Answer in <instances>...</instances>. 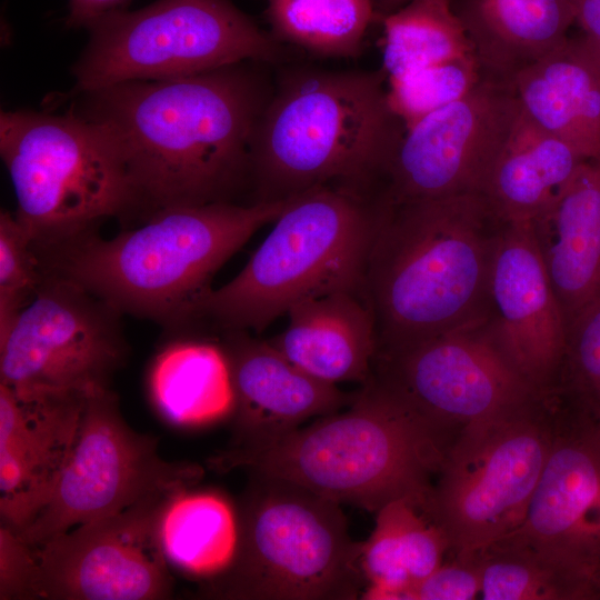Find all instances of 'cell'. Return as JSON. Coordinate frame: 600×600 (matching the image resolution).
<instances>
[{"label":"cell","instance_id":"52a82bcc","mask_svg":"<svg viewBox=\"0 0 600 600\" xmlns=\"http://www.w3.org/2000/svg\"><path fill=\"white\" fill-rule=\"evenodd\" d=\"M341 504L294 483L252 474L231 564L206 594L237 600H351L362 596V542Z\"/></svg>","mask_w":600,"mask_h":600},{"label":"cell","instance_id":"603a6c76","mask_svg":"<svg viewBox=\"0 0 600 600\" xmlns=\"http://www.w3.org/2000/svg\"><path fill=\"white\" fill-rule=\"evenodd\" d=\"M483 77L508 82L568 38L572 0H452Z\"/></svg>","mask_w":600,"mask_h":600},{"label":"cell","instance_id":"30bf717a","mask_svg":"<svg viewBox=\"0 0 600 600\" xmlns=\"http://www.w3.org/2000/svg\"><path fill=\"white\" fill-rule=\"evenodd\" d=\"M553 400L472 423L453 439L426 503L452 556L481 551L523 521L552 446Z\"/></svg>","mask_w":600,"mask_h":600},{"label":"cell","instance_id":"d6a6232c","mask_svg":"<svg viewBox=\"0 0 600 600\" xmlns=\"http://www.w3.org/2000/svg\"><path fill=\"white\" fill-rule=\"evenodd\" d=\"M43 279L31 238L14 213H0V331L30 302Z\"/></svg>","mask_w":600,"mask_h":600},{"label":"cell","instance_id":"d4e9b609","mask_svg":"<svg viewBox=\"0 0 600 600\" xmlns=\"http://www.w3.org/2000/svg\"><path fill=\"white\" fill-rule=\"evenodd\" d=\"M449 552L446 534L426 510L407 498L377 511L374 528L362 542V599L404 600L406 592L428 577Z\"/></svg>","mask_w":600,"mask_h":600},{"label":"cell","instance_id":"e0dca14e","mask_svg":"<svg viewBox=\"0 0 600 600\" xmlns=\"http://www.w3.org/2000/svg\"><path fill=\"white\" fill-rule=\"evenodd\" d=\"M483 329L517 372L544 398L556 397L567 322L530 222L504 223L493 251Z\"/></svg>","mask_w":600,"mask_h":600},{"label":"cell","instance_id":"e575fe53","mask_svg":"<svg viewBox=\"0 0 600 600\" xmlns=\"http://www.w3.org/2000/svg\"><path fill=\"white\" fill-rule=\"evenodd\" d=\"M131 0H69L66 26L68 28H88L100 17L127 8Z\"/></svg>","mask_w":600,"mask_h":600},{"label":"cell","instance_id":"d590c367","mask_svg":"<svg viewBox=\"0 0 600 600\" xmlns=\"http://www.w3.org/2000/svg\"><path fill=\"white\" fill-rule=\"evenodd\" d=\"M574 21L600 47V0H572Z\"/></svg>","mask_w":600,"mask_h":600},{"label":"cell","instance_id":"3957f363","mask_svg":"<svg viewBox=\"0 0 600 600\" xmlns=\"http://www.w3.org/2000/svg\"><path fill=\"white\" fill-rule=\"evenodd\" d=\"M386 81L383 69L284 73L254 130L250 203L329 186L372 194L404 131Z\"/></svg>","mask_w":600,"mask_h":600},{"label":"cell","instance_id":"836d02e7","mask_svg":"<svg viewBox=\"0 0 600 600\" xmlns=\"http://www.w3.org/2000/svg\"><path fill=\"white\" fill-rule=\"evenodd\" d=\"M482 583L478 553L452 556L428 577L411 587L404 600H471L480 596Z\"/></svg>","mask_w":600,"mask_h":600},{"label":"cell","instance_id":"7c38bea8","mask_svg":"<svg viewBox=\"0 0 600 600\" xmlns=\"http://www.w3.org/2000/svg\"><path fill=\"white\" fill-rule=\"evenodd\" d=\"M122 316L78 283L43 273L33 298L0 331V382L81 392L109 387L129 354Z\"/></svg>","mask_w":600,"mask_h":600},{"label":"cell","instance_id":"7a4b0ae2","mask_svg":"<svg viewBox=\"0 0 600 600\" xmlns=\"http://www.w3.org/2000/svg\"><path fill=\"white\" fill-rule=\"evenodd\" d=\"M503 224L480 192L382 204L363 272L377 352L484 322Z\"/></svg>","mask_w":600,"mask_h":600},{"label":"cell","instance_id":"4fadbf2b","mask_svg":"<svg viewBox=\"0 0 600 600\" xmlns=\"http://www.w3.org/2000/svg\"><path fill=\"white\" fill-rule=\"evenodd\" d=\"M173 496L141 501L30 547L21 599L169 598L172 579L161 544L160 520Z\"/></svg>","mask_w":600,"mask_h":600},{"label":"cell","instance_id":"ffe728a7","mask_svg":"<svg viewBox=\"0 0 600 600\" xmlns=\"http://www.w3.org/2000/svg\"><path fill=\"white\" fill-rule=\"evenodd\" d=\"M287 316L286 328L268 341L291 363L333 386L368 381L378 340L363 289H340L308 299Z\"/></svg>","mask_w":600,"mask_h":600},{"label":"cell","instance_id":"7402d4cb","mask_svg":"<svg viewBox=\"0 0 600 600\" xmlns=\"http://www.w3.org/2000/svg\"><path fill=\"white\" fill-rule=\"evenodd\" d=\"M509 83L530 120L583 158H600V47L588 36L568 37Z\"/></svg>","mask_w":600,"mask_h":600},{"label":"cell","instance_id":"484cf974","mask_svg":"<svg viewBox=\"0 0 600 600\" xmlns=\"http://www.w3.org/2000/svg\"><path fill=\"white\" fill-rule=\"evenodd\" d=\"M148 386L159 412L178 426L212 423L233 411L231 374L220 343L178 336L156 356Z\"/></svg>","mask_w":600,"mask_h":600},{"label":"cell","instance_id":"6da1fadb","mask_svg":"<svg viewBox=\"0 0 600 600\" xmlns=\"http://www.w3.org/2000/svg\"><path fill=\"white\" fill-rule=\"evenodd\" d=\"M264 64L244 61L181 78L117 83L70 97L69 109L118 151L134 216L250 203L252 139L273 91Z\"/></svg>","mask_w":600,"mask_h":600},{"label":"cell","instance_id":"f1b7e54d","mask_svg":"<svg viewBox=\"0 0 600 600\" xmlns=\"http://www.w3.org/2000/svg\"><path fill=\"white\" fill-rule=\"evenodd\" d=\"M387 78L430 64L474 56L452 0H410L379 19Z\"/></svg>","mask_w":600,"mask_h":600},{"label":"cell","instance_id":"2e32d148","mask_svg":"<svg viewBox=\"0 0 600 600\" xmlns=\"http://www.w3.org/2000/svg\"><path fill=\"white\" fill-rule=\"evenodd\" d=\"M557 411L549 457L521 524L498 541L530 551L600 600V423Z\"/></svg>","mask_w":600,"mask_h":600},{"label":"cell","instance_id":"cb8c5ba5","mask_svg":"<svg viewBox=\"0 0 600 600\" xmlns=\"http://www.w3.org/2000/svg\"><path fill=\"white\" fill-rule=\"evenodd\" d=\"M588 160L522 111L490 171L483 194L504 223L530 222Z\"/></svg>","mask_w":600,"mask_h":600},{"label":"cell","instance_id":"f546056e","mask_svg":"<svg viewBox=\"0 0 600 600\" xmlns=\"http://www.w3.org/2000/svg\"><path fill=\"white\" fill-rule=\"evenodd\" d=\"M484 600H586L580 587L539 556L497 541L477 552Z\"/></svg>","mask_w":600,"mask_h":600},{"label":"cell","instance_id":"9c48e42d","mask_svg":"<svg viewBox=\"0 0 600 600\" xmlns=\"http://www.w3.org/2000/svg\"><path fill=\"white\" fill-rule=\"evenodd\" d=\"M87 30L71 68L68 98L117 83L167 80L258 61L274 63L283 46L231 0H157L109 12Z\"/></svg>","mask_w":600,"mask_h":600},{"label":"cell","instance_id":"d6986e66","mask_svg":"<svg viewBox=\"0 0 600 600\" xmlns=\"http://www.w3.org/2000/svg\"><path fill=\"white\" fill-rule=\"evenodd\" d=\"M234 406L233 443L217 466L254 452L301 427L348 407L354 393L312 378L281 354L268 340L248 331H223Z\"/></svg>","mask_w":600,"mask_h":600},{"label":"cell","instance_id":"5b68a950","mask_svg":"<svg viewBox=\"0 0 600 600\" xmlns=\"http://www.w3.org/2000/svg\"><path fill=\"white\" fill-rule=\"evenodd\" d=\"M451 440L368 380L343 412L299 427L219 464L284 480L340 504L378 511L407 498L426 506Z\"/></svg>","mask_w":600,"mask_h":600},{"label":"cell","instance_id":"74e56055","mask_svg":"<svg viewBox=\"0 0 600 600\" xmlns=\"http://www.w3.org/2000/svg\"><path fill=\"white\" fill-rule=\"evenodd\" d=\"M600 423V422H599Z\"/></svg>","mask_w":600,"mask_h":600},{"label":"cell","instance_id":"8fae6325","mask_svg":"<svg viewBox=\"0 0 600 600\" xmlns=\"http://www.w3.org/2000/svg\"><path fill=\"white\" fill-rule=\"evenodd\" d=\"M157 447L154 437L128 426L110 387L89 390L73 450L50 501L14 533L27 546L38 547L76 526L187 491L199 482L200 467L168 462Z\"/></svg>","mask_w":600,"mask_h":600},{"label":"cell","instance_id":"9a60e30c","mask_svg":"<svg viewBox=\"0 0 600 600\" xmlns=\"http://www.w3.org/2000/svg\"><path fill=\"white\" fill-rule=\"evenodd\" d=\"M519 110L510 83L482 77L466 96L404 129L379 193L390 203L483 193Z\"/></svg>","mask_w":600,"mask_h":600},{"label":"cell","instance_id":"4316f807","mask_svg":"<svg viewBox=\"0 0 600 600\" xmlns=\"http://www.w3.org/2000/svg\"><path fill=\"white\" fill-rule=\"evenodd\" d=\"M160 538L168 560L191 574L210 579L233 561L239 541L238 516L220 494L187 490L167 502Z\"/></svg>","mask_w":600,"mask_h":600},{"label":"cell","instance_id":"44dd1931","mask_svg":"<svg viewBox=\"0 0 600 600\" xmlns=\"http://www.w3.org/2000/svg\"><path fill=\"white\" fill-rule=\"evenodd\" d=\"M530 223L568 327L600 292V158L584 160Z\"/></svg>","mask_w":600,"mask_h":600},{"label":"cell","instance_id":"83f0119b","mask_svg":"<svg viewBox=\"0 0 600 600\" xmlns=\"http://www.w3.org/2000/svg\"><path fill=\"white\" fill-rule=\"evenodd\" d=\"M270 33L280 42L330 58H354L378 19L374 0H267Z\"/></svg>","mask_w":600,"mask_h":600},{"label":"cell","instance_id":"ac0fdd59","mask_svg":"<svg viewBox=\"0 0 600 600\" xmlns=\"http://www.w3.org/2000/svg\"><path fill=\"white\" fill-rule=\"evenodd\" d=\"M86 396L0 382L1 526L21 531L50 501L73 450Z\"/></svg>","mask_w":600,"mask_h":600},{"label":"cell","instance_id":"8992f818","mask_svg":"<svg viewBox=\"0 0 600 600\" xmlns=\"http://www.w3.org/2000/svg\"><path fill=\"white\" fill-rule=\"evenodd\" d=\"M382 204L376 197L331 186L292 198L242 270L199 302L196 324L261 332L302 301L363 289Z\"/></svg>","mask_w":600,"mask_h":600},{"label":"cell","instance_id":"8d00e7d4","mask_svg":"<svg viewBox=\"0 0 600 600\" xmlns=\"http://www.w3.org/2000/svg\"><path fill=\"white\" fill-rule=\"evenodd\" d=\"M409 1L410 0H374L378 19L397 11Z\"/></svg>","mask_w":600,"mask_h":600},{"label":"cell","instance_id":"1f68e13d","mask_svg":"<svg viewBox=\"0 0 600 600\" xmlns=\"http://www.w3.org/2000/svg\"><path fill=\"white\" fill-rule=\"evenodd\" d=\"M559 382L571 406L600 422V292L567 327Z\"/></svg>","mask_w":600,"mask_h":600},{"label":"cell","instance_id":"ba28073f","mask_svg":"<svg viewBox=\"0 0 600 600\" xmlns=\"http://www.w3.org/2000/svg\"><path fill=\"white\" fill-rule=\"evenodd\" d=\"M0 154L17 199L14 214L38 257L96 232L108 218L134 214L118 151L70 109L2 111Z\"/></svg>","mask_w":600,"mask_h":600},{"label":"cell","instance_id":"5bb4252c","mask_svg":"<svg viewBox=\"0 0 600 600\" xmlns=\"http://www.w3.org/2000/svg\"><path fill=\"white\" fill-rule=\"evenodd\" d=\"M368 380L394 394L449 439L459 427L461 431L548 399L508 362L483 322L400 350L376 352Z\"/></svg>","mask_w":600,"mask_h":600},{"label":"cell","instance_id":"277c9868","mask_svg":"<svg viewBox=\"0 0 600 600\" xmlns=\"http://www.w3.org/2000/svg\"><path fill=\"white\" fill-rule=\"evenodd\" d=\"M290 200L163 209L111 239L90 233L40 257V266L122 314L182 331L194 326L216 271Z\"/></svg>","mask_w":600,"mask_h":600},{"label":"cell","instance_id":"4dcf8cb0","mask_svg":"<svg viewBox=\"0 0 600 600\" xmlns=\"http://www.w3.org/2000/svg\"><path fill=\"white\" fill-rule=\"evenodd\" d=\"M476 56L430 64L387 78V100L404 129L466 96L482 79Z\"/></svg>","mask_w":600,"mask_h":600}]
</instances>
